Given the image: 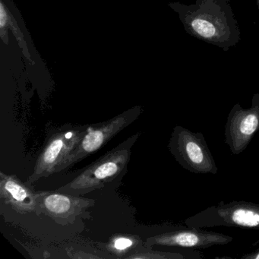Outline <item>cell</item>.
Returning a JSON list of instances; mask_svg holds the SVG:
<instances>
[{
    "mask_svg": "<svg viewBox=\"0 0 259 259\" xmlns=\"http://www.w3.org/2000/svg\"><path fill=\"white\" fill-rule=\"evenodd\" d=\"M233 239L232 236L222 233L185 227L150 236L147 238L145 245L148 248L157 245L198 249L210 248L213 245H226L231 242Z\"/></svg>",
    "mask_w": 259,
    "mask_h": 259,
    "instance_id": "ba28073f",
    "label": "cell"
},
{
    "mask_svg": "<svg viewBox=\"0 0 259 259\" xmlns=\"http://www.w3.org/2000/svg\"><path fill=\"white\" fill-rule=\"evenodd\" d=\"M140 134L136 133L111 151L86 166L73 180L59 187L58 192L83 195L104 189L110 183L120 180L128 170L132 148Z\"/></svg>",
    "mask_w": 259,
    "mask_h": 259,
    "instance_id": "6da1fadb",
    "label": "cell"
},
{
    "mask_svg": "<svg viewBox=\"0 0 259 259\" xmlns=\"http://www.w3.org/2000/svg\"><path fill=\"white\" fill-rule=\"evenodd\" d=\"M184 223L192 228L227 227L259 230V204L245 201L221 202L189 217Z\"/></svg>",
    "mask_w": 259,
    "mask_h": 259,
    "instance_id": "3957f363",
    "label": "cell"
},
{
    "mask_svg": "<svg viewBox=\"0 0 259 259\" xmlns=\"http://www.w3.org/2000/svg\"><path fill=\"white\" fill-rule=\"evenodd\" d=\"M259 130V96L253 98L250 108L239 104L230 110L225 125V143L230 152L239 155L243 152Z\"/></svg>",
    "mask_w": 259,
    "mask_h": 259,
    "instance_id": "52a82bcc",
    "label": "cell"
},
{
    "mask_svg": "<svg viewBox=\"0 0 259 259\" xmlns=\"http://www.w3.org/2000/svg\"><path fill=\"white\" fill-rule=\"evenodd\" d=\"M98 245L115 257L125 259L136 248L145 245V242L138 235L118 233L111 236L107 242H98Z\"/></svg>",
    "mask_w": 259,
    "mask_h": 259,
    "instance_id": "30bf717a",
    "label": "cell"
},
{
    "mask_svg": "<svg viewBox=\"0 0 259 259\" xmlns=\"http://www.w3.org/2000/svg\"><path fill=\"white\" fill-rule=\"evenodd\" d=\"M35 213L44 214L61 226L73 224L77 218L91 219L89 211L95 205V200L58 191H36Z\"/></svg>",
    "mask_w": 259,
    "mask_h": 259,
    "instance_id": "8992f818",
    "label": "cell"
},
{
    "mask_svg": "<svg viewBox=\"0 0 259 259\" xmlns=\"http://www.w3.org/2000/svg\"><path fill=\"white\" fill-rule=\"evenodd\" d=\"M242 259H259V247L251 252L246 253L241 257Z\"/></svg>",
    "mask_w": 259,
    "mask_h": 259,
    "instance_id": "4fadbf2b",
    "label": "cell"
},
{
    "mask_svg": "<svg viewBox=\"0 0 259 259\" xmlns=\"http://www.w3.org/2000/svg\"><path fill=\"white\" fill-rule=\"evenodd\" d=\"M35 192L32 185L23 183L17 176L0 172V198L17 213H35Z\"/></svg>",
    "mask_w": 259,
    "mask_h": 259,
    "instance_id": "9c48e42d",
    "label": "cell"
},
{
    "mask_svg": "<svg viewBox=\"0 0 259 259\" xmlns=\"http://www.w3.org/2000/svg\"><path fill=\"white\" fill-rule=\"evenodd\" d=\"M192 28L201 37H213L215 34V28L210 22L202 19H195L192 22Z\"/></svg>",
    "mask_w": 259,
    "mask_h": 259,
    "instance_id": "7c38bea8",
    "label": "cell"
},
{
    "mask_svg": "<svg viewBox=\"0 0 259 259\" xmlns=\"http://www.w3.org/2000/svg\"><path fill=\"white\" fill-rule=\"evenodd\" d=\"M89 126L68 124L48 132L45 147L26 183L33 185L40 179L54 174L56 167L76 148L87 133Z\"/></svg>",
    "mask_w": 259,
    "mask_h": 259,
    "instance_id": "277c9868",
    "label": "cell"
},
{
    "mask_svg": "<svg viewBox=\"0 0 259 259\" xmlns=\"http://www.w3.org/2000/svg\"><path fill=\"white\" fill-rule=\"evenodd\" d=\"M142 113L140 107L127 110L112 119L90 125L76 148L56 167L54 174L67 170L78 162L99 151L118 133L136 120Z\"/></svg>",
    "mask_w": 259,
    "mask_h": 259,
    "instance_id": "5b68a950",
    "label": "cell"
},
{
    "mask_svg": "<svg viewBox=\"0 0 259 259\" xmlns=\"http://www.w3.org/2000/svg\"><path fill=\"white\" fill-rule=\"evenodd\" d=\"M168 149L177 163L195 174H213L218 172L216 161L201 133H194L182 125L172 130Z\"/></svg>",
    "mask_w": 259,
    "mask_h": 259,
    "instance_id": "7a4b0ae2",
    "label": "cell"
},
{
    "mask_svg": "<svg viewBox=\"0 0 259 259\" xmlns=\"http://www.w3.org/2000/svg\"><path fill=\"white\" fill-rule=\"evenodd\" d=\"M187 257L182 253L156 251L144 245L128 254L125 259H184Z\"/></svg>",
    "mask_w": 259,
    "mask_h": 259,
    "instance_id": "8fae6325",
    "label": "cell"
}]
</instances>
